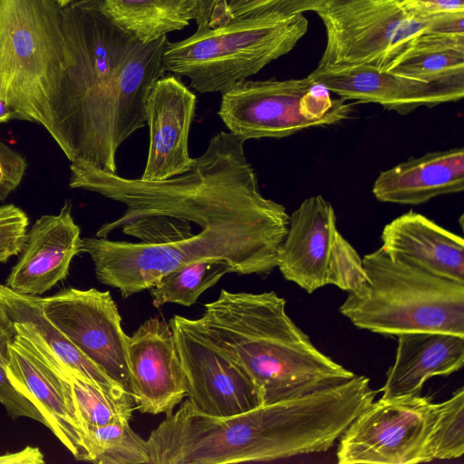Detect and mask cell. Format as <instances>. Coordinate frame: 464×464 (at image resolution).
Listing matches in <instances>:
<instances>
[{
    "instance_id": "obj_1",
    "label": "cell",
    "mask_w": 464,
    "mask_h": 464,
    "mask_svg": "<svg viewBox=\"0 0 464 464\" xmlns=\"http://www.w3.org/2000/svg\"><path fill=\"white\" fill-rule=\"evenodd\" d=\"M354 418L342 385L224 418L198 412L187 399L150 432V464L259 462L324 452Z\"/></svg>"
},
{
    "instance_id": "obj_2",
    "label": "cell",
    "mask_w": 464,
    "mask_h": 464,
    "mask_svg": "<svg viewBox=\"0 0 464 464\" xmlns=\"http://www.w3.org/2000/svg\"><path fill=\"white\" fill-rule=\"evenodd\" d=\"M62 14L70 62L39 124L71 162L92 163L102 140L129 115L121 70L140 41L107 14L102 0L74 1Z\"/></svg>"
},
{
    "instance_id": "obj_3",
    "label": "cell",
    "mask_w": 464,
    "mask_h": 464,
    "mask_svg": "<svg viewBox=\"0 0 464 464\" xmlns=\"http://www.w3.org/2000/svg\"><path fill=\"white\" fill-rule=\"evenodd\" d=\"M276 293L221 290L198 318L211 339L260 389L264 404L302 396L355 374L316 348Z\"/></svg>"
},
{
    "instance_id": "obj_4",
    "label": "cell",
    "mask_w": 464,
    "mask_h": 464,
    "mask_svg": "<svg viewBox=\"0 0 464 464\" xmlns=\"http://www.w3.org/2000/svg\"><path fill=\"white\" fill-rule=\"evenodd\" d=\"M365 281L340 313L356 327L398 336L440 332L464 336V284L393 259L382 247L362 258Z\"/></svg>"
},
{
    "instance_id": "obj_5",
    "label": "cell",
    "mask_w": 464,
    "mask_h": 464,
    "mask_svg": "<svg viewBox=\"0 0 464 464\" xmlns=\"http://www.w3.org/2000/svg\"><path fill=\"white\" fill-rule=\"evenodd\" d=\"M308 30L304 14L245 17L168 42L165 72L187 77L200 93L227 91L290 53Z\"/></svg>"
},
{
    "instance_id": "obj_6",
    "label": "cell",
    "mask_w": 464,
    "mask_h": 464,
    "mask_svg": "<svg viewBox=\"0 0 464 464\" xmlns=\"http://www.w3.org/2000/svg\"><path fill=\"white\" fill-rule=\"evenodd\" d=\"M54 0H0V97L39 123L70 62Z\"/></svg>"
},
{
    "instance_id": "obj_7",
    "label": "cell",
    "mask_w": 464,
    "mask_h": 464,
    "mask_svg": "<svg viewBox=\"0 0 464 464\" xmlns=\"http://www.w3.org/2000/svg\"><path fill=\"white\" fill-rule=\"evenodd\" d=\"M314 13L326 33L316 68L369 65L382 71L429 31L436 15L419 14L401 0H324Z\"/></svg>"
},
{
    "instance_id": "obj_8",
    "label": "cell",
    "mask_w": 464,
    "mask_h": 464,
    "mask_svg": "<svg viewBox=\"0 0 464 464\" xmlns=\"http://www.w3.org/2000/svg\"><path fill=\"white\" fill-rule=\"evenodd\" d=\"M354 103L333 98L308 76L300 79L244 80L222 93L218 116L244 141L284 138L299 130L337 124Z\"/></svg>"
},
{
    "instance_id": "obj_9",
    "label": "cell",
    "mask_w": 464,
    "mask_h": 464,
    "mask_svg": "<svg viewBox=\"0 0 464 464\" xmlns=\"http://www.w3.org/2000/svg\"><path fill=\"white\" fill-rule=\"evenodd\" d=\"M276 267L309 294L327 285L350 293L366 279L361 256L338 230L334 209L321 195L305 198L289 216Z\"/></svg>"
},
{
    "instance_id": "obj_10",
    "label": "cell",
    "mask_w": 464,
    "mask_h": 464,
    "mask_svg": "<svg viewBox=\"0 0 464 464\" xmlns=\"http://www.w3.org/2000/svg\"><path fill=\"white\" fill-rule=\"evenodd\" d=\"M439 412L430 398L380 399L356 417L338 440L340 464L427 462L428 442Z\"/></svg>"
},
{
    "instance_id": "obj_11",
    "label": "cell",
    "mask_w": 464,
    "mask_h": 464,
    "mask_svg": "<svg viewBox=\"0 0 464 464\" xmlns=\"http://www.w3.org/2000/svg\"><path fill=\"white\" fill-rule=\"evenodd\" d=\"M169 325L185 376L188 400L195 411L224 418L264 405L260 389L211 339L199 319L174 315Z\"/></svg>"
},
{
    "instance_id": "obj_12",
    "label": "cell",
    "mask_w": 464,
    "mask_h": 464,
    "mask_svg": "<svg viewBox=\"0 0 464 464\" xmlns=\"http://www.w3.org/2000/svg\"><path fill=\"white\" fill-rule=\"evenodd\" d=\"M39 301L44 315L71 343L130 392L128 335L110 292L67 287Z\"/></svg>"
},
{
    "instance_id": "obj_13",
    "label": "cell",
    "mask_w": 464,
    "mask_h": 464,
    "mask_svg": "<svg viewBox=\"0 0 464 464\" xmlns=\"http://www.w3.org/2000/svg\"><path fill=\"white\" fill-rule=\"evenodd\" d=\"M127 354L135 409L152 415L173 412L187 387L169 324L157 316L145 320L128 336Z\"/></svg>"
},
{
    "instance_id": "obj_14",
    "label": "cell",
    "mask_w": 464,
    "mask_h": 464,
    "mask_svg": "<svg viewBox=\"0 0 464 464\" xmlns=\"http://www.w3.org/2000/svg\"><path fill=\"white\" fill-rule=\"evenodd\" d=\"M308 77L340 98L378 103L400 114L464 96V82H428L369 65L315 68Z\"/></svg>"
},
{
    "instance_id": "obj_15",
    "label": "cell",
    "mask_w": 464,
    "mask_h": 464,
    "mask_svg": "<svg viewBox=\"0 0 464 464\" xmlns=\"http://www.w3.org/2000/svg\"><path fill=\"white\" fill-rule=\"evenodd\" d=\"M195 94L174 74L162 75L146 101L150 146L140 179L161 181L186 172L194 159L188 133L196 109Z\"/></svg>"
},
{
    "instance_id": "obj_16",
    "label": "cell",
    "mask_w": 464,
    "mask_h": 464,
    "mask_svg": "<svg viewBox=\"0 0 464 464\" xmlns=\"http://www.w3.org/2000/svg\"><path fill=\"white\" fill-rule=\"evenodd\" d=\"M7 375L41 411L47 428L78 460L86 461L84 433L77 418L68 382L35 353L28 340L14 334Z\"/></svg>"
},
{
    "instance_id": "obj_17",
    "label": "cell",
    "mask_w": 464,
    "mask_h": 464,
    "mask_svg": "<svg viewBox=\"0 0 464 464\" xmlns=\"http://www.w3.org/2000/svg\"><path fill=\"white\" fill-rule=\"evenodd\" d=\"M82 245L81 228L65 201L59 214L42 216L32 226L5 285L19 294L43 295L66 278Z\"/></svg>"
},
{
    "instance_id": "obj_18",
    "label": "cell",
    "mask_w": 464,
    "mask_h": 464,
    "mask_svg": "<svg viewBox=\"0 0 464 464\" xmlns=\"http://www.w3.org/2000/svg\"><path fill=\"white\" fill-rule=\"evenodd\" d=\"M382 250L432 275L464 284V240L420 213L409 210L386 224Z\"/></svg>"
},
{
    "instance_id": "obj_19",
    "label": "cell",
    "mask_w": 464,
    "mask_h": 464,
    "mask_svg": "<svg viewBox=\"0 0 464 464\" xmlns=\"http://www.w3.org/2000/svg\"><path fill=\"white\" fill-rule=\"evenodd\" d=\"M463 364V335L440 332L400 334L395 361L386 373L381 398L420 395L428 379L448 376Z\"/></svg>"
},
{
    "instance_id": "obj_20",
    "label": "cell",
    "mask_w": 464,
    "mask_h": 464,
    "mask_svg": "<svg viewBox=\"0 0 464 464\" xmlns=\"http://www.w3.org/2000/svg\"><path fill=\"white\" fill-rule=\"evenodd\" d=\"M464 189V149L456 147L411 158L382 171L372 194L382 202L419 205Z\"/></svg>"
},
{
    "instance_id": "obj_21",
    "label": "cell",
    "mask_w": 464,
    "mask_h": 464,
    "mask_svg": "<svg viewBox=\"0 0 464 464\" xmlns=\"http://www.w3.org/2000/svg\"><path fill=\"white\" fill-rule=\"evenodd\" d=\"M0 324L18 326L34 334L66 365L105 392L112 396L130 393L90 361L44 315L39 295L19 294L0 283Z\"/></svg>"
},
{
    "instance_id": "obj_22",
    "label": "cell",
    "mask_w": 464,
    "mask_h": 464,
    "mask_svg": "<svg viewBox=\"0 0 464 464\" xmlns=\"http://www.w3.org/2000/svg\"><path fill=\"white\" fill-rule=\"evenodd\" d=\"M1 325L13 335L18 334L24 336L43 361L68 382L74 410L82 428L114 421L130 422L135 409L130 393L112 396L105 392L81 372L66 365L34 334L18 326Z\"/></svg>"
},
{
    "instance_id": "obj_23",
    "label": "cell",
    "mask_w": 464,
    "mask_h": 464,
    "mask_svg": "<svg viewBox=\"0 0 464 464\" xmlns=\"http://www.w3.org/2000/svg\"><path fill=\"white\" fill-rule=\"evenodd\" d=\"M107 14L142 44L188 26L194 0H102Z\"/></svg>"
},
{
    "instance_id": "obj_24",
    "label": "cell",
    "mask_w": 464,
    "mask_h": 464,
    "mask_svg": "<svg viewBox=\"0 0 464 464\" xmlns=\"http://www.w3.org/2000/svg\"><path fill=\"white\" fill-rule=\"evenodd\" d=\"M389 71L428 82H464V34L424 33Z\"/></svg>"
},
{
    "instance_id": "obj_25",
    "label": "cell",
    "mask_w": 464,
    "mask_h": 464,
    "mask_svg": "<svg viewBox=\"0 0 464 464\" xmlns=\"http://www.w3.org/2000/svg\"><path fill=\"white\" fill-rule=\"evenodd\" d=\"M227 273H234V269L222 259L208 258L188 263L164 275L150 289L153 305L160 307L171 303L191 306Z\"/></svg>"
},
{
    "instance_id": "obj_26",
    "label": "cell",
    "mask_w": 464,
    "mask_h": 464,
    "mask_svg": "<svg viewBox=\"0 0 464 464\" xmlns=\"http://www.w3.org/2000/svg\"><path fill=\"white\" fill-rule=\"evenodd\" d=\"M86 461L97 464H150L147 440L127 421L85 426Z\"/></svg>"
},
{
    "instance_id": "obj_27",
    "label": "cell",
    "mask_w": 464,
    "mask_h": 464,
    "mask_svg": "<svg viewBox=\"0 0 464 464\" xmlns=\"http://www.w3.org/2000/svg\"><path fill=\"white\" fill-rule=\"evenodd\" d=\"M464 453V388L439 403V412L428 442L427 462L452 459Z\"/></svg>"
},
{
    "instance_id": "obj_28",
    "label": "cell",
    "mask_w": 464,
    "mask_h": 464,
    "mask_svg": "<svg viewBox=\"0 0 464 464\" xmlns=\"http://www.w3.org/2000/svg\"><path fill=\"white\" fill-rule=\"evenodd\" d=\"M14 335L0 324V403L13 420L26 417L47 427V421L36 406L12 383L6 363Z\"/></svg>"
},
{
    "instance_id": "obj_29",
    "label": "cell",
    "mask_w": 464,
    "mask_h": 464,
    "mask_svg": "<svg viewBox=\"0 0 464 464\" xmlns=\"http://www.w3.org/2000/svg\"><path fill=\"white\" fill-rule=\"evenodd\" d=\"M324 0H227L229 20L245 17H289L314 12Z\"/></svg>"
},
{
    "instance_id": "obj_30",
    "label": "cell",
    "mask_w": 464,
    "mask_h": 464,
    "mask_svg": "<svg viewBox=\"0 0 464 464\" xmlns=\"http://www.w3.org/2000/svg\"><path fill=\"white\" fill-rule=\"evenodd\" d=\"M27 214L14 204L0 206V263L21 253L27 235Z\"/></svg>"
},
{
    "instance_id": "obj_31",
    "label": "cell",
    "mask_w": 464,
    "mask_h": 464,
    "mask_svg": "<svg viewBox=\"0 0 464 464\" xmlns=\"http://www.w3.org/2000/svg\"><path fill=\"white\" fill-rule=\"evenodd\" d=\"M25 159L0 140V200L20 185L27 169Z\"/></svg>"
},
{
    "instance_id": "obj_32",
    "label": "cell",
    "mask_w": 464,
    "mask_h": 464,
    "mask_svg": "<svg viewBox=\"0 0 464 464\" xmlns=\"http://www.w3.org/2000/svg\"><path fill=\"white\" fill-rule=\"evenodd\" d=\"M194 21L198 30L215 27L229 21L227 0H194Z\"/></svg>"
},
{
    "instance_id": "obj_33",
    "label": "cell",
    "mask_w": 464,
    "mask_h": 464,
    "mask_svg": "<svg viewBox=\"0 0 464 464\" xmlns=\"http://www.w3.org/2000/svg\"><path fill=\"white\" fill-rule=\"evenodd\" d=\"M410 9L424 14L435 15L450 12H464V0H401Z\"/></svg>"
},
{
    "instance_id": "obj_34",
    "label": "cell",
    "mask_w": 464,
    "mask_h": 464,
    "mask_svg": "<svg viewBox=\"0 0 464 464\" xmlns=\"http://www.w3.org/2000/svg\"><path fill=\"white\" fill-rule=\"evenodd\" d=\"M44 463L43 453L38 448L26 447L23 450L0 456V464H41Z\"/></svg>"
},
{
    "instance_id": "obj_35",
    "label": "cell",
    "mask_w": 464,
    "mask_h": 464,
    "mask_svg": "<svg viewBox=\"0 0 464 464\" xmlns=\"http://www.w3.org/2000/svg\"><path fill=\"white\" fill-rule=\"evenodd\" d=\"M10 120H22L19 112L4 98L0 97V123Z\"/></svg>"
},
{
    "instance_id": "obj_36",
    "label": "cell",
    "mask_w": 464,
    "mask_h": 464,
    "mask_svg": "<svg viewBox=\"0 0 464 464\" xmlns=\"http://www.w3.org/2000/svg\"><path fill=\"white\" fill-rule=\"evenodd\" d=\"M58 5L59 6H61L62 8L67 6L68 5H70L71 3L74 2V0H54Z\"/></svg>"
}]
</instances>
